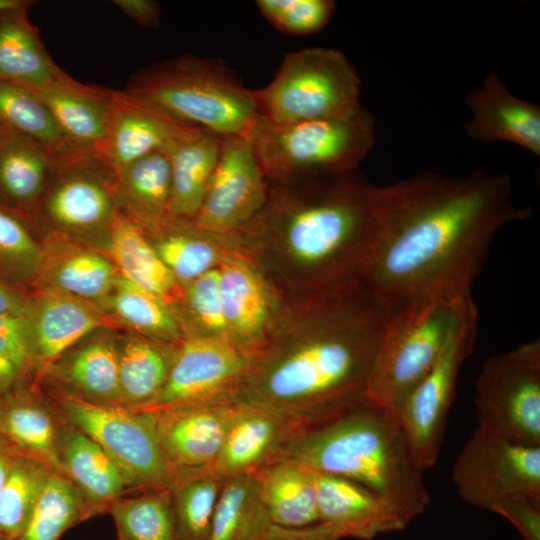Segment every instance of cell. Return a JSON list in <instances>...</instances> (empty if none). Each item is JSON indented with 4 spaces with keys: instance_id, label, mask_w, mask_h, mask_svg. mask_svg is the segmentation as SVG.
<instances>
[{
    "instance_id": "10",
    "label": "cell",
    "mask_w": 540,
    "mask_h": 540,
    "mask_svg": "<svg viewBox=\"0 0 540 540\" xmlns=\"http://www.w3.org/2000/svg\"><path fill=\"white\" fill-rule=\"evenodd\" d=\"M478 425L516 444L540 446V343L487 359L475 384Z\"/></svg>"
},
{
    "instance_id": "31",
    "label": "cell",
    "mask_w": 540,
    "mask_h": 540,
    "mask_svg": "<svg viewBox=\"0 0 540 540\" xmlns=\"http://www.w3.org/2000/svg\"><path fill=\"white\" fill-rule=\"evenodd\" d=\"M179 343L137 335L118 347L120 407L136 410L157 396L168 378Z\"/></svg>"
},
{
    "instance_id": "41",
    "label": "cell",
    "mask_w": 540,
    "mask_h": 540,
    "mask_svg": "<svg viewBox=\"0 0 540 540\" xmlns=\"http://www.w3.org/2000/svg\"><path fill=\"white\" fill-rule=\"evenodd\" d=\"M223 478L207 469L178 472L169 488L180 540H205Z\"/></svg>"
},
{
    "instance_id": "34",
    "label": "cell",
    "mask_w": 540,
    "mask_h": 540,
    "mask_svg": "<svg viewBox=\"0 0 540 540\" xmlns=\"http://www.w3.org/2000/svg\"><path fill=\"white\" fill-rule=\"evenodd\" d=\"M55 374L86 400L119 406L118 347L109 339L90 342L55 366Z\"/></svg>"
},
{
    "instance_id": "9",
    "label": "cell",
    "mask_w": 540,
    "mask_h": 540,
    "mask_svg": "<svg viewBox=\"0 0 540 540\" xmlns=\"http://www.w3.org/2000/svg\"><path fill=\"white\" fill-rule=\"evenodd\" d=\"M50 405L66 423L96 441L124 473L132 491L169 490L175 472L161 449L150 413L95 403L57 391Z\"/></svg>"
},
{
    "instance_id": "33",
    "label": "cell",
    "mask_w": 540,
    "mask_h": 540,
    "mask_svg": "<svg viewBox=\"0 0 540 540\" xmlns=\"http://www.w3.org/2000/svg\"><path fill=\"white\" fill-rule=\"evenodd\" d=\"M61 419L50 403L29 395L0 404V436L10 447L59 471L57 438Z\"/></svg>"
},
{
    "instance_id": "38",
    "label": "cell",
    "mask_w": 540,
    "mask_h": 540,
    "mask_svg": "<svg viewBox=\"0 0 540 540\" xmlns=\"http://www.w3.org/2000/svg\"><path fill=\"white\" fill-rule=\"evenodd\" d=\"M53 471L38 459L15 450L0 492V535L5 540L17 537L26 528Z\"/></svg>"
},
{
    "instance_id": "17",
    "label": "cell",
    "mask_w": 540,
    "mask_h": 540,
    "mask_svg": "<svg viewBox=\"0 0 540 540\" xmlns=\"http://www.w3.org/2000/svg\"><path fill=\"white\" fill-rule=\"evenodd\" d=\"M219 272L227 339L252 359L268 340L283 301L241 253L226 258Z\"/></svg>"
},
{
    "instance_id": "22",
    "label": "cell",
    "mask_w": 540,
    "mask_h": 540,
    "mask_svg": "<svg viewBox=\"0 0 540 540\" xmlns=\"http://www.w3.org/2000/svg\"><path fill=\"white\" fill-rule=\"evenodd\" d=\"M57 457L59 472L71 481L81 497L85 520L108 512L112 503L132 491L111 456L91 437L62 419Z\"/></svg>"
},
{
    "instance_id": "27",
    "label": "cell",
    "mask_w": 540,
    "mask_h": 540,
    "mask_svg": "<svg viewBox=\"0 0 540 540\" xmlns=\"http://www.w3.org/2000/svg\"><path fill=\"white\" fill-rule=\"evenodd\" d=\"M253 475L272 524L306 527L318 523L315 471L285 457Z\"/></svg>"
},
{
    "instance_id": "52",
    "label": "cell",
    "mask_w": 540,
    "mask_h": 540,
    "mask_svg": "<svg viewBox=\"0 0 540 540\" xmlns=\"http://www.w3.org/2000/svg\"><path fill=\"white\" fill-rule=\"evenodd\" d=\"M34 4V1L29 0H0V11L19 7H30Z\"/></svg>"
},
{
    "instance_id": "16",
    "label": "cell",
    "mask_w": 540,
    "mask_h": 540,
    "mask_svg": "<svg viewBox=\"0 0 540 540\" xmlns=\"http://www.w3.org/2000/svg\"><path fill=\"white\" fill-rule=\"evenodd\" d=\"M317 425L265 404L239 400L220 452L207 470L222 478L255 474L285 458L291 447Z\"/></svg>"
},
{
    "instance_id": "14",
    "label": "cell",
    "mask_w": 540,
    "mask_h": 540,
    "mask_svg": "<svg viewBox=\"0 0 540 540\" xmlns=\"http://www.w3.org/2000/svg\"><path fill=\"white\" fill-rule=\"evenodd\" d=\"M268 187L247 136L223 137L218 163L193 221L211 233L237 235L262 209Z\"/></svg>"
},
{
    "instance_id": "18",
    "label": "cell",
    "mask_w": 540,
    "mask_h": 540,
    "mask_svg": "<svg viewBox=\"0 0 540 540\" xmlns=\"http://www.w3.org/2000/svg\"><path fill=\"white\" fill-rule=\"evenodd\" d=\"M238 403L230 398L148 412L175 472L207 469L214 462Z\"/></svg>"
},
{
    "instance_id": "25",
    "label": "cell",
    "mask_w": 540,
    "mask_h": 540,
    "mask_svg": "<svg viewBox=\"0 0 540 540\" xmlns=\"http://www.w3.org/2000/svg\"><path fill=\"white\" fill-rule=\"evenodd\" d=\"M145 233L181 286L219 268L229 256L241 253L236 235L211 233L199 228L191 219L170 216Z\"/></svg>"
},
{
    "instance_id": "30",
    "label": "cell",
    "mask_w": 540,
    "mask_h": 540,
    "mask_svg": "<svg viewBox=\"0 0 540 540\" xmlns=\"http://www.w3.org/2000/svg\"><path fill=\"white\" fill-rule=\"evenodd\" d=\"M117 202L149 231L170 217L171 169L166 152L142 157L114 173Z\"/></svg>"
},
{
    "instance_id": "35",
    "label": "cell",
    "mask_w": 540,
    "mask_h": 540,
    "mask_svg": "<svg viewBox=\"0 0 540 540\" xmlns=\"http://www.w3.org/2000/svg\"><path fill=\"white\" fill-rule=\"evenodd\" d=\"M271 524L255 476L225 477L205 540H255Z\"/></svg>"
},
{
    "instance_id": "11",
    "label": "cell",
    "mask_w": 540,
    "mask_h": 540,
    "mask_svg": "<svg viewBox=\"0 0 540 540\" xmlns=\"http://www.w3.org/2000/svg\"><path fill=\"white\" fill-rule=\"evenodd\" d=\"M477 319L470 298L437 360L395 412L424 471L438 459L458 374L473 351Z\"/></svg>"
},
{
    "instance_id": "54",
    "label": "cell",
    "mask_w": 540,
    "mask_h": 540,
    "mask_svg": "<svg viewBox=\"0 0 540 540\" xmlns=\"http://www.w3.org/2000/svg\"><path fill=\"white\" fill-rule=\"evenodd\" d=\"M0 540H5V538L0 535Z\"/></svg>"
},
{
    "instance_id": "51",
    "label": "cell",
    "mask_w": 540,
    "mask_h": 540,
    "mask_svg": "<svg viewBox=\"0 0 540 540\" xmlns=\"http://www.w3.org/2000/svg\"><path fill=\"white\" fill-rule=\"evenodd\" d=\"M15 449L12 447L0 451V492L6 482Z\"/></svg>"
},
{
    "instance_id": "1",
    "label": "cell",
    "mask_w": 540,
    "mask_h": 540,
    "mask_svg": "<svg viewBox=\"0 0 540 540\" xmlns=\"http://www.w3.org/2000/svg\"><path fill=\"white\" fill-rule=\"evenodd\" d=\"M504 173H422L380 187V237L362 283L386 318L447 290H471L503 226L531 217Z\"/></svg>"
},
{
    "instance_id": "49",
    "label": "cell",
    "mask_w": 540,
    "mask_h": 540,
    "mask_svg": "<svg viewBox=\"0 0 540 540\" xmlns=\"http://www.w3.org/2000/svg\"><path fill=\"white\" fill-rule=\"evenodd\" d=\"M27 307L22 299L0 282V315L24 317Z\"/></svg>"
},
{
    "instance_id": "24",
    "label": "cell",
    "mask_w": 540,
    "mask_h": 540,
    "mask_svg": "<svg viewBox=\"0 0 540 540\" xmlns=\"http://www.w3.org/2000/svg\"><path fill=\"white\" fill-rule=\"evenodd\" d=\"M26 338L33 362L51 365L103 320L83 299L49 291L24 316Z\"/></svg>"
},
{
    "instance_id": "19",
    "label": "cell",
    "mask_w": 540,
    "mask_h": 540,
    "mask_svg": "<svg viewBox=\"0 0 540 540\" xmlns=\"http://www.w3.org/2000/svg\"><path fill=\"white\" fill-rule=\"evenodd\" d=\"M318 523L337 539L371 540L400 531L411 520L372 490L345 478L316 472Z\"/></svg>"
},
{
    "instance_id": "32",
    "label": "cell",
    "mask_w": 540,
    "mask_h": 540,
    "mask_svg": "<svg viewBox=\"0 0 540 540\" xmlns=\"http://www.w3.org/2000/svg\"><path fill=\"white\" fill-rule=\"evenodd\" d=\"M63 155L26 136L0 135V197L16 205L35 202Z\"/></svg>"
},
{
    "instance_id": "44",
    "label": "cell",
    "mask_w": 540,
    "mask_h": 540,
    "mask_svg": "<svg viewBox=\"0 0 540 540\" xmlns=\"http://www.w3.org/2000/svg\"><path fill=\"white\" fill-rule=\"evenodd\" d=\"M256 6L276 29L292 35L320 31L336 7L332 0H258Z\"/></svg>"
},
{
    "instance_id": "47",
    "label": "cell",
    "mask_w": 540,
    "mask_h": 540,
    "mask_svg": "<svg viewBox=\"0 0 540 540\" xmlns=\"http://www.w3.org/2000/svg\"><path fill=\"white\" fill-rule=\"evenodd\" d=\"M255 540H338L324 525L316 523L306 527H283L271 524Z\"/></svg>"
},
{
    "instance_id": "8",
    "label": "cell",
    "mask_w": 540,
    "mask_h": 540,
    "mask_svg": "<svg viewBox=\"0 0 540 540\" xmlns=\"http://www.w3.org/2000/svg\"><path fill=\"white\" fill-rule=\"evenodd\" d=\"M360 92V77L342 52L312 47L286 54L253 95L260 118L286 125L353 113L362 107Z\"/></svg>"
},
{
    "instance_id": "4",
    "label": "cell",
    "mask_w": 540,
    "mask_h": 540,
    "mask_svg": "<svg viewBox=\"0 0 540 540\" xmlns=\"http://www.w3.org/2000/svg\"><path fill=\"white\" fill-rule=\"evenodd\" d=\"M286 457L372 490L411 521L430 501L424 470L396 413L369 402L311 428Z\"/></svg>"
},
{
    "instance_id": "36",
    "label": "cell",
    "mask_w": 540,
    "mask_h": 540,
    "mask_svg": "<svg viewBox=\"0 0 540 540\" xmlns=\"http://www.w3.org/2000/svg\"><path fill=\"white\" fill-rule=\"evenodd\" d=\"M111 307L120 320L139 335L171 343L186 336L172 306L159 296L117 276L111 291Z\"/></svg>"
},
{
    "instance_id": "21",
    "label": "cell",
    "mask_w": 540,
    "mask_h": 540,
    "mask_svg": "<svg viewBox=\"0 0 540 540\" xmlns=\"http://www.w3.org/2000/svg\"><path fill=\"white\" fill-rule=\"evenodd\" d=\"M196 129L115 91L108 134L97 156L115 173L149 154L168 152Z\"/></svg>"
},
{
    "instance_id": "20",
    "label": "cell",
    "mask_w": 540,
    "mask_h": 540,
    "mask_svg": "<svg viewBox=\"0 0 540 540\" xmlns=\"http://www.w3.org/2000/svg\"><path fill=\"white\" fill-rule=\"evenodd\" d=\"M470 119L466 134L473 140L508 142L540 156V107L515 96L495 72L465 98Z\"/></svg>"
},
{
    "instance_id": "45",
    "label": "cell",
    "mask_w": 540,
    "mask_h": 540,
    "mask_svg": "<svg viewBox=\"0 0 540 540\" xmlns=\"http://www.w3.org/2000/svg\"><path fill=\"white\" fill-rule=\"evenodd\" d=\"M0 258L28 269H36L42 255L22 221L0 207Z\"/></svg>"
},
{
    "instance_id": "50",
    "label": "cell",
    "mask_w": 540,
    "mask_h": 540,
    "mask_svg": "<svg viewBox=\"0 0 540 540\" xmlns=\"http://www.w3.org/2000/svg\"><path fill=\"white\" fill-rule=\"evenodd\" d=\"M19 374V369L11 361L0 355V396L14 386Z\"/></svg>"
},
{
    "instance_id": "53",
    "label": "cell",
    "mask_w": 540,
    "mask_h": 540,
    "mask_svg": "<svg viewBox=\"0 0 540 540\" xmlns=\"http://www.w3.org/2000/svg\"><path fill=\"white\" fill-rule=\"evenodd\" d=\"M10 448L9 444L0 436V451Z\"/></svg>"
},
{
    "instance_id": "26",
    "label": "cell",
    "mask_w": 540,
    "mask_h": 540,
    "mask_svg": "<svg viewBox=\"0 0 540 540\" xmlns=\"http://www.w3.org/2000/svg\"><path fill=\"white\" fill-rule=\"evenodd\" d=\"M28 8L0 11V79L36 93L63 71L29 21Z\"/></svg>"
},
{
    "instance_id": "42",
    "label": "cell",
    "mask_w": 540,
    "mask_h": 540,
    "mask_svg": "<svg viewBox=\"0 0 540 540\" xmlns=\"http://www.w3.org/2000/svg\"><path fill=\"white\" fill-rule=\"evenodd\" d=\"M83 520L84 507L77 489L64 474L55 470L26 528L11 540H58L66 530Z\"/></svg>"
},
{
    "instance_id": "40",
    "label": "cell",
    "mask_w": 540,
    "mask_h": 540,
    "mask_svg": "<svg viewBox=\"0 0 540 540\" xmlns=\"http://www.w3.org/2000/svg\"><path fill=\"white\" fill-rule=\"evenodd\" d=\"M52 290L80 299L101 298L111 293L116 275L104 256L72 248L49 258L44 274Z\"/></svg>"
},
{
    "instance_id": "46",
    "label": "cell",
    "mask_w": 540,
    "mask_h": 540,
    "mask_svg": "<svg viewBox=\"0 0 540 540\" xmlns=\"http://www.w3.org/2000/svg\"><path fill=\"white\" fill-rule=\"evenodd\" d=\"M490 511L510 521L523 540H540V497L511 495L497 502Z\"/></svg>"
},
{
    "instance_id": "39",
    "label": "cell",
    "mask_w": 540,
    "mask_h": 540,
    "mask_svg": "<svg viewBox=\"0 0 540 540\" xmlns=\"http://www.w3.org/2000/svg\"><path fill=\"white\" fill-rule=\"evenodd\" d=\"M2 134L32 138L60 154L80 152L67 142L35 92L0 79Z\"/></svg>"
},
{
    "instance_id": "29",
    "label": "cell",
    "mask_w": 540,
    "mask_h": 540,
    "mask_svg": "<svg viewBox=\"0 0 540 540\" xmlns=\"http://www.w3.org/2000/svg\"><path fill=\"white\" fill-rule=\"evenodd\" d=\"M222 139L198 128L166 152L171 169L170 216L194 219L218 163Z\"/></svg>"
},
{
    "instance_id": "13",
    "label": "cell",
    "mask_w": 540,
    "mask_h": 540,
    "mask_svg": "<svg viewBox=\"0 0 540 540\" xmlns=\"http://www.w3.org/2000/svg\"><path fill=\"white\" fill-rule=\"evenodd\" d=\"M250 361L227 338L186 336L178 344L163 388L149 404L134 411L154 412L235 398Z\"/></svg>"
},
{
    "instance_id": "7",
    "label": "cell",
    "mask_w": 540,
    "mask_h": 540,
    "mask_svg": "<svg viewBox=\"0 0 540 540\" xmlns=\"http://www.w3.org/2000/svg\"><path fill=\"white\" fill-rule=\"evenodd\" d=\"M471 290H448L386 318L374 369L366 388L369 403L396 412L440 355Z\"/></svg>"
},
{
    "instance_id": "5",
    "label": "cell",
    "mask_w": 540,
    "mask_h": 540,
    "mask_svg": "<svg viewBox=\"0 0 540 540\" xmlns=\"http://www.w3.org/2000/svg\"><path fill=\"white\" fill-rule=\"evenodd\" d=\"M185 125L246 136L258 117L253 90L222 61L184 56L141 71L123 91Z\"/></svg>"
},
{
    "instance_id": "43",
    "label": "cell",
    "mask_w": 540,
    "mask_h": 540,
    "mask_svg": "<svg viewBox=\"0 0 540 540\" xmlns=\"http://www.w3.org/2000/svg\"><path fill=\"white\" fill-rule=\"evenodd\" d=\"M174 310L186 336L227 338L222 312L219 268L212 269L182 285V298Z\"/></svg>"
},
{
    "instance_id": "28",
    "label": "cell",
    "mask_w": 540,
    "mask_h": 540,
    "mask_svg": "<svg viewBox=\"0 0 540 540\" xmlns=\"http://www.w3.org/2000/svg\"><path fill=\"white\" fill-rule=\"evenodd\" d=\"M110 254L120 277L159 296L173 308L182 298L178 283L143 228L117 212L110 226Z\"/></svg>"
},
{
    "instance_id": "3",
    "label": "cell",
    "mask_w": 540,
    "mask_h": 540,
    "mask_svg": "<svg viewBox=\"0 0 540 540\" xmlns=\"http://www.w3.org/2000/svg\"><path fill=\"white\" fill-rule=\"evenodd\" d=\"M380 228V187L356 170L269 182L262 209L236 236L241 254L288 303L361 282Z\"/></svg>"
},
{
    "instance_id": "6",
    "label": "cell",
    "mask_w": 540,
    "mask_h": 540,
    "mask_svg": "<svg viewBox=\"0 0 540 540\" xmlns=\"http://www.w3.org/2000/svg\"><path fill=\"white\" fill-rule=\"evenodd\" d=\"M246 136L268 182L292 184L359 170L375 143V120L363 106L286 125L258 116Z\"/></svg>"
},
{
    "instance_id": "2",
    "label": "cell",
    "mask_w": 540,
    "mask_h": 540,
    "mask_svg": "<svg viewBox=\"0 0 540 540\" xmlns=\"http://www.w3.org/2000/svg\"><path fill=\"white\" fill-rule=\"evenodd\" d=\"M385 323L362 281L283 302L235 398L316 424L363 405Z\"/></svg>"
},
{
    "instance_id": "37",
    "label": "cell",
    "mask_w": 540,
    "mask_h": 540,
    "mask_svg": "<svg viewBox=\"0 0 540 540\" xmlns=\"http://www.w3.org/2000/svg\"><path fill=\"white\" fill-rule=\"evenodd\" d=\"M117 540H180L169 490L122 496L110 506Z\"/></svg>"
},
{
    "instance_id": "23",
    "label": "cell",
    "mask_w": 540,
    "mask_h": 540,
    "mask_svg": "<svg viewBox=\"0 0 540 540\" xmlns=\"http://www.w3.org/2000/svg\"><path fill=\"white\" fill-rule=\"evenodd\" d=\"M67 142L98 154L106 140L115 91L80 83L64 71L36 92Z\"/></svg>"
},
{
    "instance_id": "15",
    "label": "cell",
    "mask_w": 540,
    "mask_h": 540,
    "mask_svg": "<svg viewBox=\"0 0 540 540\" xmlns=\"http://www.w3.org/2000/svg\"><path fill=\"white\" fill-rule=\"evenodd\" d=\"M45 190L42 212L59 228L72 231L101 228L110 225L118 212L114 173L96 154L63 155Z\"/></svg>"
},
{
    "instance_id": "12",
    "label": "cell",
    "mask_w": 540,
    "mask_h": 540,
    "mask_svg": "<svg viewBox=\"0 0 540 540\" xmlns=\"http://www.w3.org/2000/svg\"><path fill=\"white\" fill-rule=\"evenodd\" d=\"M451 479L465 502L489 511L511 495L540 497V446L510 442L477 425L455 459Z\"/></svg>"
},
{
    "instance_id": "48",
    "label": "cell",
    "mask_w": 540,
    "mask_h": 540,
    "mask_svg": "<svg viewBox=\"0 0 540 540\" xmlns=\"http://www.w3.org/2000/svg\"><path fill=\"white\" fill-rule=\"evenodd\" d=\"M117 6L138 24L146 27H157L161 10L157 2L152 0H114Z\"/></svg>"
}]
</instances>
